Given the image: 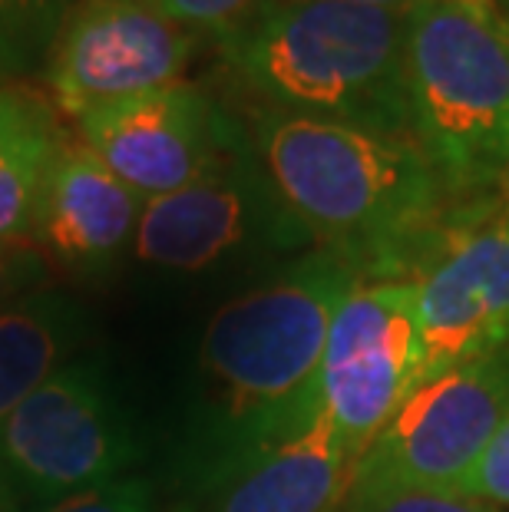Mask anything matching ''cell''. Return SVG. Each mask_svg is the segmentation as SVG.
I'll return each mask as SVG.
<instances>
[{
	"mask_svg": "<svg viewBox=\"0 0 509 512\" xmlns=\"http://www.w3.org/2000/svg\"><path fill=\"white\" fill-rule=\"evenodd\" d=\"M364 275L314 248L212 314L199 344V407L182 483L301 437L321 417V361L334 311Z\"/></svg>",
	"mask_w": 509,
	"mask_h": 512,
	"instance_id": "1",
	"label": "cell"
},
{
	"mask_svg": "<svg viewBox=\"0 0 509 512\" xmlns=\"http://www.w3.org/2000/svg\"><path fill=\"white\" fill-rule=\"evenodd\" d=\"M252 146L311 242L348 258L364 281L417 271L447 228V185L414 139L258 110Z\"/></svg>",
	"mask_w": 509,
	"mask_h": 512,
	"instance_id": "2",
	"label": "cell"
},
{
	"mask_svg": "<svg viewBox=\"0 0 509 512\" xmlns=\"http://www.w3.org/2000/svg\"><path fill=\"white\" fill-rule=\"evenodd\" d=\"M410 14L338 0H265L222 34V53L268 110L414 139L407 110Z\"/></svg>",
	"mask_w": 509,
	"mask_h": 512,
	"instance_id": "3",
	"label": "cell"
},
{
	"mask_svg": "<svg viewBox=\"0 0 509 512\" xmlns=\"http://www.w3.org/2000/svg\"><path fill=\"white\" fill-rule=\"evenodd\" d=\"M407 110L447 192H483L509 166V20L496 0H420L407 24Z\"/></svg>",
	"mask_w": 509,
	"mask_h": 512,
	"instance_id": "4",
	"label": "cell"
},
{
	"mask_svg": "<svg viewBox=\"0 0 509 512\" xmlns=\"http://www.w3.org/2000/svg\"><path fill=\"white\" fill-rule=\"evenodd\" d=\"M139 456L106 367L67 361L0 423V512H43L133 473Z\"/></svg>",
	"mask_w": 509,
	"mask_h": 512,
	"instance_id": "5",
	"label": "cell"
},
{
	"mask_svg": "<svg viewBox=\"0 0 509 512\" xmlns=\"http://www.w3.org/2000/svg\"><path fill=\"white\" fill-rule=\"evenodd\" d=\"M305 242L311 235L281 202L252 139H242L199 179L143 202L129 252L156 275L196 278Z\"/></svg>",
	"mask_w": 509,
	"mask_h": 512,
	"instance_id": "6",
	"label": "cell"
},
{
	"mask_svg": "<svg viewBox=\"0 0 509 512\" xmlns=\"http://www.w3.org/2000/svg\"><path fill=\"white\" fill-rule=\"evenodd\" d=\"M420 387L414 278L361 281L334 311L321 361V417L361 463L404 400Z\"/></svg>",
	"mask_w": 509,
	"mask_h": 512,
	"instance_id": "7",
	"label": "cell"
},
{
	"mask_svg": "<svg viewBox=\"0 0 509 512\" xmlns=\"http://www.w3.org/2000/svg\"><path fill=\"white\" fill-rule=\"evenodd\" d=\"M509 420V351L457 364L404 400L354 470L351 486L457 493Z\"/></svg>",
	"mask_w": 509,
	"mask_h": 512,
	"instance_id": "8",
	"label": "cell"
},
{
	"mask_svg": "<svg viewBox=\"0 0 509 512\" xmlns=\"http://www.w3.org/2000/svg\"><path fill=\"white\" fill-rule=\"evenodd\" d=\"M420 384L509 347V215L447 225L417 265Z\"/></svg>",
	"mask_w": 509,
	"mask_h": 512,
	"instance_id": "9",
	"label": "cell"
},
{
	"mask_svg": "<svg viewBox=\"0 0 509 512\" xmlns=\"http://www.w3.org/2000/svg\"><path fill=\"white\" fill-rule=\"evenodd\" d=\"M196 43V30L139 0H80L47 60L53 100L80 119L100 106L162 90L179 83Z\"/></svg>",
	"mask_w": 509,
	"mask_h": 512,
	"instance_id": "10",
	"label": "cell"
},
{
	"mask_svg": "<svg viewBox=\"0 0 509 512\" xmlns=\"http://www.w3.org/2000/svg\"><path fill=\"white\" fill-rule=\"evenodd\" d=\"M80 139L149 202L199 179L245 136L209 93L172 83L80 116Z\"/></svg>",
	"mask_w": 509,
	"mask_h": 512,
	"instance_id": "11",
	"label": "cell"
},
{
	"mask_svg": "<svg viewBox=\"0 0 509 512\" xmlns=\"http://www.w3.org/2000/svg\"><path fill=\"white\" fill-rule=\"evenodd\" d=\"M357 463L318 417L311 430L179 483L172 512H338Z\"/></svg>",
	"mask_w": 509,
	"mask_h": 512,
	"instance_id": "12",
	"label": "cell"
},
{
	"mask_svg": "<svg viewBox=\"0 0 509 512\" xmlns=\"http://www.w3.org/2000/svg\"><path fill=\"white\" fill-rule=\"evenodd\" d=\"M139 215L143 199L83 139H63L43 185L30 242L47 261L77 275H103L133 248Z\"/></svg>",
	"mask_w": 509,
	"mask_h": 512,
	"instance_id": "13",
	"label": "cell"
},
{
	"mask_svg": "<svg viewBox=\"0 0 509 512\" xmlns=\"http://www.w3.org/2000/svg\"><path fill=\"white\" fill-rule=\"evenodd\" d=\"M86 334V314L70 294L37 288L0 308V423L67 364Z\"/></svg>",
	"mask_w": 509,
	"mask_h": 512,
	"instance_id": "14",
	"label": "cell"
},
{
	"mask_svg": "<svg viewBox=\"0 0 509 512\" xmlns=\"http://www.w3.org/2000/svg\"><path fill=\"white\" fill-rule=\"evenodd\" d=\"M63 146L57 116L34 93L0 86V238H30L50 166Z\"/></svg>",
	"mask_w": 509,
	"mask_h": 512,
	"instance_id": "15",
	"label": "cell"
},
{
	"mask_svg": "<svg viewBox=\"0 0 509 512\" xmlns=\"http://www.w3.org/2000/svg\"><path fill=\"white\" fill-rule=\"evenodd\" d=\"M73 0H0V76H27L50 60Z\"/></svg>",
	"mask_w": 509,
	"mask_h": 512,
	"instance_id": "16",
	"label": "cell"
},
{
	"mask_svg": "<svg viewBox=\"0 0 509 512\" xmlns=\"http://www.w3.org/2000/svg\"><path fill=\"white\" fill-rule=\"evenodd\" d=\"M348 512H503L457 493H427V489L397 486H351Z\"/></svg>",
	"mask_w": 509,
	"mask_h": 512,
	"instance_id": "17",
	"label": "cell"
},
{
	"mask_svg": "<svg viewBox=\"0 0 509 512\" xmlns=\"http://www.w3.org/2000/svg\"><path fill=\"white\" fill-rule=\"evenodd\" d=\"M153 7L156 14L176 20L186 30H212V34H229L238 24H245L265 0H139Z\"/></svg>",
	"mask_w": 509,
	"mask_h": 512,
	"instance_id": "18",
	"label": "cell"
},
{
	"mask_svg": "<svg viewBox=\"0 0 509 512\" xmlns=\"http://www.w3.org/2000/svg\"><path fill=\"white\" fill-rule=\"evenodd\" d=\"M43 512H156L153 486L143 476H119L103 486H93L63 503H53Z\"/></svg>",
	"mask_w": 509,
	"mask_h": 512,
	"instance_id": "19",
	"label": "cell"
},
{
	"mask_svg": "<svg viewBox=\"0 0 509 512\" xmlns=\"http://www.w3.org/2000/svg\"><path fill=\"white\" fill-rule=\"evenodd\" d=\"M457 496L480 499V503L509 509V420L496 430V437L483 450L473 470L463 476Z\"/></svg>",
	"mask_w": 509,
	"mask_h": 512,
	"instance_id": "20",
	"label": "cell"
},
{
	"mask_svg": "<svg viewBox=\"0 0 509 512\" xmlns=\"http://www.w3.org/2000/svg\"><path fill=\"white\" fill-rule=\"evenodd\" d=\"M47 278V258L30 238H0V308L37 291Z\"/></svg>",
	"mask_w": 509,
	"mask_h": 512,
	"instance_id": "21",
	"label": "cell"
},
{
	"mask_svg": "<svg viewBox=\"0 0 509 512\" xmlns=\"http://www.w3.org/2000/svg\"><path fill=\"white\" fill-rule=\"evenodd\" d=\"M338 4H354V7H377V10H397V14H410L420 0H338Z\"/></svg>",
	"mask_w": 509,
	"mask_h": 512,
	"instance_id": "22",
	"label": "cell"
}]
</instances>
